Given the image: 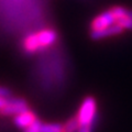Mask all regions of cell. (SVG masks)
<instances>
[{
  "mask_svg": "<svg viewBox=\"0 0 132 132\" xmlns=\"http://www.w3.org/2000/svg\"><path fill=\"white\" fill-rule=\"evenodd\" d=\"M96 116L97 113H96V101H95V99L93 97L85 98L77 116L79 125H87V123L92 122Z\"/></svg>",
  "mask_w": 132,
  "mask_h": 132,
  "instance_id": "1",
  "label": "cell"
},
{
  "mask_svg": "<svg viewBox=\"0 0 132 132\" xmlns=\"http://www.w3.org/2000/svg\"><path fill=\"white\" fill-rule=\"evenodd\" d=\"M28 104L22 98H15L9 97L7 98V104L3 108L0 109L2 114L9 116V114H19L24 111H28Z\"/></svg>",
  "mask_w": 132,
  "mask_h": 132,
  "instance_id": "2",
  "label": "cell"
},
{
  "mask_svg": "<svg viewBox=\"0 0 132 132\" xmlns=\"http://www.w3.org/2000/svg\"><path fill=\"white\" fill-rule=\"evenodd\" d=\"M117 23V19L113 14L112 10H108L102 12L100 15H98L96 19L93 21L92 23V28L93 30H100V29L107 28L109 26H112V24Z\"/></svg>",
  "mask_w": 132,
  "mask_h": 132,
  "instance_id": "3",
  "label": "cell"
},
{
  "mask_svg": "<svg viewBox=\"0 0 132 132\" xmlns=\"http://www.w3.org/2000/svg\"><path fill=\"white\" fill-rule=\"evenodd\" d=\"M123 31V29L119 26L118 23L109 26L107 28L100 29V30H93L90 33V39L94 41L97 40H101L105 38H109V36H113V35H118Z\"/></svg>",
  "mask_w": 132,
  "mask_h": 132,
  "instance_id": "4",
  "label": "cell"
},
{
  "mask_svg": "<svg viewBox=\"0 0 132 132\" xmlns=\"http://www.w3.org/2000/svg\"><path fill=\"white\" fill-rule=\"evenodd\" d=\"M34 120H35V116L33 114L31 111L28 110V111H24V112H21L19 114H15L13 122L20 129H24V128H27L28 126H30Z\"/></svg>",
  "mask_w": 132,
  "mask_h": 132,
  "instance_id": "5",
  "label": "cell"
},
{
  "mask_svg": "<svg viewBox=\"0 0 132 132\" xmlns=\"http://www.w3.org/2000/svg\"><path fill=\"white\" fill-rule=\"evenodd\" d=\"M56 40V34L53 31H43L39 33L36 36H34V41H35V45H50L52 44L54 41Z\"/></svg>",
  "mask_w": 132,
  "mask_h": 132,
  "instance_id": "6",
  "label": "cell"
},
{
  "mask_svg": "<svg viewBox=\"0 0 132 132\" xmlns=\"http://www.w3.org/2000/svg\"><path fill=\"white\" fill-rule=\"evenodd\" d=\"M117 23L120 26L123 30L128 29V30H132V10H127L126 14L120 18L117 21Z\"/></svg>",
  "mask_w": 132,
  "mask_h": 132,
  "instance_id": "7",
  "label": "cell"
},
{
  "mask_svg": "<svg viewBox=\"0 0 132 132\" xmlns=\"http://www.w3.org/2000/svg\"><path fill=\"white\" fill-rule=\"evenodd\" d=\"M41 132H63V126L60 123H42Z\"/></svg>",
  "mask_w": 132,
  "mask_h": 132,
  "instance_id": "8",
  "label": "cell"
},
{
  "mask_svg": "<svg viewBox=\"0 0 132 132\" xmlns=\"http://www.w3.org/2000/svg\"><path fill=\"white\" fill-rule=\"evenodd\" d=\"M78 128H79V121H78V119L72 118L63 127V132H77Z\"/></svg>",
  "mask_w": 132,
  "mask_h": 132,
  "instance_id": "9",
  "label": "cell"
},
{
  "mask_svg": "<svg viewBox=\"0 0 132 132\" xmlns=\"http://www.w3.org/2000/svg\"><path fill=\"white\" fill-rule=\"evenodd\" d=\"M97 122H98V116H96V117L93 119V121L87 123V125H79V128H78L77 132H94Z\"/></svg>",
  "mask_w": 132,
  "mask_h": 132,
  "instance_id": "10",
  "label": "cell"
},
{
  "mask_svg": "<svg viewBox=\"0 0 132 132\" xmlns=\"http://www.w3.org/2000/svg\"><path fill=\"white\" fill-rule=\"evenodd\" d=\"M41 126H42V122L35 118V120L30 126L24 128V132H41Z\"/></svg>",
  "mask_w": 132,
  "mask_h": 132,
  "instance_id": "11",
  "label": "cell"
},
{
  "mask_svg": "<svg viewBox=\"0 0 132 132\" xmlns=\"http://www.w3.org/2000/svg\"><path fill=\"white\" fill-rule=\"evenodd\" d=\"M12 96V93L6 87H0V97H6L9 98Z\"/></svg>",
  "mask_w": 132,
  "mask_h": 132,
  "instance_id": "12",
  "label": "cell"
},
{
  "mask_svg": "<svg viewBox=\"0 0 132 132\" xmlns=\"http://www.w3.org/2000/svg\"><path fill=\"white\" fill-rule=\"evenodd\" d=\"M7 104V98L6 97H0V109L3 108Z\"/></svg>",
  "mask_w": 132,
  "mask_h": 132,
  "instance_id": "13",
  "label": "cell"
}]
</instances>
